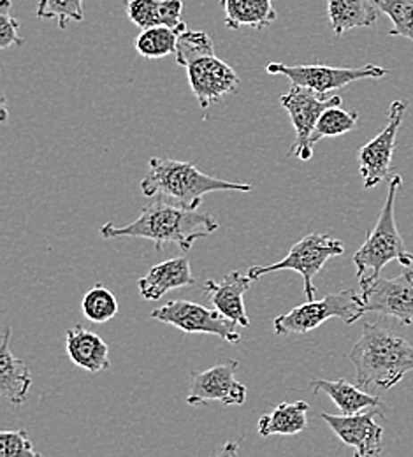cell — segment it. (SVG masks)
I'll list each match as a JSON object with an SVG mask.
<instances>
[{"mask_svg":"<svg viewBox=\"0 0 413 457\" xmlns=\"http://www.w3.org/2000/svg\"><path fill=\"white\" fill-rule=\"evenodd\" d=\"M153 201L145 206L141 215L128 226L117 228L104 224L101 236L110 237H145L155 243V250L162 252L166 245L173 243L179 250L188 252L197 239L211 236L220 228L211 213L199 210H185L175 203L152 197Z\"/></svg>","mask_w":413,"mask_h":457,"instance_id":"obj_1","label":"cell"},{"mask_svg":"<svg viewBox=\"0 0 413 457\" xmlns=\"http://www.w3.org/2000/svg\"><path fill=\"white\" fill-rule=\"evenodd\" d=\"M349 359L355 366L357 386L362 389L389 391L413 371L412 345L371 322L362 326V335Z\"/></svg>","mask_w":413,"mask_h":457,"instance_id":"obj_2","label":"cell"},{"mask_svg":"<svg viewBox=\"0 0 413 457\" xmlns=\"http://www.w3.org/2000/svg\"><path fill=\"white\" fill-rule=\"evenodd\" d=\"M141 190L146 197H162L185 210H197L210 192H252L253 187L210 176L199 171L192 162L153 157L150 159L148 174L141 181Z\"/></svg>","mask_w":413,"mask_h":457,"instance_id":"obj_3","label":"cell"},{"mask_svg":"<svg viewBox=\"0 0 413 457\" xmlns=\"http://www.w3.org/2000/svg\"><path fill=\"white\" fill-rule=\"evenodd\" d=\"M401 183H403L401 174H394L391 178L387 199L382 208L380 219L375 228L368 234L362 246L355 252L354 264L360 288L376 280L382 275V270L391 261H398L407 268L412 266L413 253L407 250L394 217L396 195H398V190L401 188Z\"/></svg>","mask_w":413,"mask_h":457,"instance_id":"obj_4","label":"cell"},{"mask_svg":"<svg viewBox=\"0 0 413 457\" xmlns=\"http://www.w3.org/2000/svg\"><path fill=\"white\" fill-rule=\"evenodd\" d=\"M345 253V243L331 234L310 232L291 248L289 255L271 266H253L248 270V277L255 282L264 275L291 270L302 277L304 295L308 301H313L317 295V287L313 278L333 257Z\"/></svg>","mask_w":413,"mask_h":457,"instance_id":"obj_5","label":"cell"},{"mask_svg":"<svg viewBox=\"0 0 413 457\" xmlns=\"http://www.w3.org/2000/svg\"><path fill=\"white\" fill-rule=\"evenodd\" d=\"M364 301L360 294L354 290H342L338 294H329L322 301H308L295 306L293 312L280 315L273 322L275 335H306L329 319H342L345 324H354L364 315Z\"/></svg>","mask_w":413,"mask_h":457,"instance_id":"obj_6","label":"cell"},{"mask_svg":"<svg viewBox=\"0 0 413 457\" xmlns=\"http://www.w3.org/2000/svg\"><path fill=\"white\" fill-rule=\"evenodd\" d=\"M269 74H282L291 79L293 85L306 87L324 97L331 90H340L349 83L359 79H380L389 74L387 69L375 63L362 67H331V65H287L282 62H269L266 65Z\"/></svg>","mask_w":413,"mask_h":457,"instance_id":"obj_7","label":"cell"},{"mask_svg":"<svg viewBox=\"0 0 413 457\" xmlns=\"http://www.w3.org/2000/svg\"><path fill=\"white\" fill-rule=\"evenodd\" d=\"M155 320L175 326L183 333H204L215 335L224 342H241V335L237 328H241L235 320L222 315L219 310H208L202 304L192 301H169L168 304L157 308L150 315Z\"/></svg>","mask_w":413,"mask_h":457,"instance_id":"obj_8","label":"cell"},{"mask_svg":"<svg viewBox=\"0 0 413 457\" xmlns=\"http://www.w3.org/2000/svg\"><path fill=\"white\" fill-rule=\"evenodd\" d=\"M280 103L291 116L295 129V141L291 148V155L299 157L301 161H310L313 157V146L310 139L318 118L331 106H342L343 99L340 96L324 99L311 88L293 85V88L280 97Z\"/></svg>","mask_w":413,"mask_h":457,"instance_id":"obj_9","label":"cell"},{"mask_svg":"<svg viewBox=\"0 0 413 457\" xmlns=\"http://www.w3.org/2000/svg\"><path fill=\"white\" fill-rule=\"evenodd\" d=\"M407 108V101H394L389 108V120L385 129L359 150V170L366 190L375 188L391 174L396 137Z\"/></svg>","mask_w":413,"mask_h":457,"instance_id":"obj_10","label":"cell"},{"mask_svg":"<svg viewBox=\"0 0 413 457\" xmlns=\"http://www.w3.org/2000/svg\"><path fill=\"white\" fill-rule=\"evenodd\" d=\"M364 312L394 317L403 326L413 324V270H405L398 278L378 277L360 288Z\"/></svg>","mask_w":413,"mask_h":457,"instance_id":"obj_11","label":"cell"},{"mask_svg":"<svg viewBox=\"0 0 413 457\" xmlns=\"http://www.w3.org/2000/svg\"><path fill=\"white\" fill-rule=\"evenodd\" d=\"M185 69L192 92L202 110L220 103L224 96L233 94L239 85L236 71L217 55L197 58Z\"/></svg>","mask_w":413,"mask_h":457,"instance_id":"obj_12","label":"cell"},{"mask_svg":"<svg viewBox=\"0 0 413 457\" xmlns=\"http://www.w3.org/2000/svg\"><path fill=\"white\" fill-rule=\"evenodd\" d=\"M239 362L236 359H227L206 371L192 373L190 393L186 403L204 404L210 401H220L224 404H243L246 401V386L239 384L235 377Z\"/></svg>","mask_w":413,"mask_h":457,"instance_id":"obj_13","label":"cell"},{"mask_svg":"<svg viewBox=\"0 0 413 457\" xmlns=\"http://www.w3.org/2000/svg\"><path fill=\"white\" fill-rule=\"evenodd\" d=\"M378 410V408H376ZM376 410L359 411L354 415H331L322 411V419L329 424L333 433L349 447L357 457L378 456L382 453L384 429L376 424Z\"/></svg>","mask_w":413,"mask_h":457,"instance_id":"obj_14","label":"cell"},{"mask_svg":"<svg viewBox=\"0 0 413 457\" xmlns=\"http://www.w3.org/2000/svg\"><path fill=\"white\" fill-rule=\"evenodd\" d=\"M252 282L253 280L248 277V273L244 275L241 271H231L222 282L206 280L204 295L222 315L235 320L241 328H250V319L244 308V294Z\"/></svg>","mask_w":413,"mask_h":457,"instance_id":"obj_15","label":"cell"},{"mask_svg":"<svg viewBox=\"0 0 413 457\" xmlns=\"http://www.w3.org/2000/svg\"><path fill=\"white\" fill-rule=\"evenodd\" d=\"M69 359L81 370L95 375L110 370V346L97 333L76 326L65 333Z\"/></svg>","mask_w":413,"mask_h":457,"instance_id":"obj_16","label":"cell"},{"mask_svg":"<svg viewBox=\"0 0 413 457\" xmlns=\"http://www.w3.org/2000/svg\"><path fill=\"white\" fill-rule=\"evenodd\" d=\"M9 340L11 329L5 328L0 345V396L12 404H23L32 387V375L29 366L14 357Z\"/></svg>","mask_w":413,"mask_h":457,"instance_id":"obj_17","label":"cell"},{"mask_svg":"<svg viewBox=\"0 0 413 457\" xmlns=\"http://www.w3.org/2000/svg\"><path fill=\"white\" fill-rule=\"evenodd\" d=\"M195 278L190 270V262L185 257H175L171 261L153 266L146 277H143L137 287L145 299L159 301L169 290L194 286Z\"/></svg>","mask_w":413,"mask_h":457,"instance_id":"obj_18","label":"cell"},{"mask_svg":"<svg viewBox=\"0 0 413 457\" xmlns=\"http://www.w3.org/2000/svg\"><path fill=\"white\" fill-rule=\"evenodd\" d=\"M123 4L128 20L141 30L161 25L186 29L181 18L183 0H125Z\"/></svg>","mask_w":413,"mask_h":457,"instance_id":"obj_19","label":"cell"},{"mask_svg":"<svg viewBox=\"0 0 413 457\" xmlns=\"http://www.w3.org/2000/svg\"><path fill=\"white\" fill-rule=\"evenodd\" d=\"M315 395L324 393L340 408L343 415H354L364 410L382 408V400L362 391L359 386H352L347 380H311Z\"/></svg>","mask_w":413,"mask_h":457,"instance_id":"obj_20","label":"cell"},{"mask_svg":"<svg viewBox=\"0 0 413 457\" xmlns=\"http://www.w3.org/2000/svg\"><path fill=\"white\" fill-rule=\"evenodd\" d=\"M380 9L375 0H327V14L338 37L360 27L375 25Z\"/></svg>","mask_w":413,"mask_h":457,"instance_id":"obj_21","label":"cell"},{"mask_svg":"<svg viewBox=\"0 0 413 457\" xmlns=\"http://www.w3.org/2000/svg\"><path fill=\"white\" fill-rule=\"evenodd\" d=\"M220 5L226 12V25L231 30L241 27L260 30L278 18L273 0H220Z\"/></svg>","mask_w":413,"mask_h":457,"instance_id":"obj_22","label":"cell"},{"mask_svg":"<svg viewBox=\"0 0 413 457\" xmlns=\"http://www.w3.org/2000/svg\"><path fill=\"white\" fill-rule=\"evenodd\" d=\"M308 411L310 404L306 401L282 403L271 413H266L259 420V435L273 436L284 435L291 436L302 433L308 426Z\"/></svg>","mask_w":413,"mask_h":457,"instance_id":"obj_23","label":"cell"},{"mask_svg":"<svg viewBox=\"0 0 413 457\" xmlns=\"http://www.w3.org/2000/svg\"><path fill=\"white\" fill-rule=\"evenodd\" d=\"M186 29H171V27H152L145 29L136 39V50L141 57L164 58L177 52L178 37Z\"/></svg>","mask_w":413,"mask_h":457,"instance_id":"obj_24","label":"cell"},{"mask_svg":"<svg viewBox=\"0 0 413 457\" xmlns=\"http://www.w3.org/2000/svg\"><path fill=\"white\" fill-rule=\"evenodd\" d=\"M81 310L90 322L104 324L113 317H117L119 301H117V295L108 287L97 284L85 294L81 301Z\"/></svg>","mask_w":413,"mask_h":457,"instance_id":"obj_25","label":"cell"},{"mask_svg":"<svg viewBox=\"0 0 413 457\" xmlns=\"http://www.w3.org/2000/svg\"><path fill=\"white\" fill-rule=\"evenodd\" d=\"M357 120H359V114L355 112H345L342 110V106H331L322 113L315 125V130L310 139L311 146H315L324 137H338L354 130L357 127Z\"/></svg>","mask_w":413,"mask_h":457,"instance_id":"obj_26","label":"cell"},{"mask_svg":"<svg viewBox=\"0 0 413 457\" xmlns=\"http://www.w3.org/2000/svg\"><path fill=\"white\" fill-rule=\"evenodd\" d=\"M375 4L392 21L389 36L407 37L413 43V0H375Z\"/></svg>","mask_w":413,"mask_h":457,"instance_id":"obj_27","label":"cell"},{"mask_svg":"<svg viewBox=\"0 0 413 457\" xmlns=\"http://www.w3.org/2000/svg\"><path fill=\"white\" fill-rule=\"evenodd\" d=\"M175 55H177L178 65L186 67L197 58L215 55V46L211 37L206 32H192L186 29L178 37Z\"/></svg>","mask_w":413,"mask_h":457,"instance_id":"obj_28","label":"cell"},{"mask_svg":"<svg viewBox=\"0 0 413 457\" xmlns=\"http://www.w3.org/2000/svg\"><path fill=\"white\" fill-rule=\"evenodd\" d=\"M36 14L39 20H55L63 30L70 21H83V0H39Z\"/></svg>","mask_w":413,"mask_h":457,"instance_id":"obj_29","label":"cell"},{"mask_svg":"<svg viewBox=\"0 0 413 457\" xmlns=\"http://www.w3.org/2000/svg\"><path fill=\"white\" fill-rule=\"evenodd\" d=\"M0 457H39L25 429L0 433Z\"/></svg>","mask_w":413,"mask_h":457,"instance_id":"obj_30","label":"cell"},{"mask_svg":"<svg viewBox=\"0 0 413 457\" xmlns=\"http://www.w3.org/2000/svg\"><path fill=\"white\" fill-rule=\"evenodd\" d=\"M11 0H0V48L7 50L11 46H23V37L18 34V20L11 16Z\"/></svg>","mask_w":413,"mask_h":457,"instance_id":"obj_31","label":"cell"},{"mask_svg":"<svg viewBox=\"0 0 413 457\" xmlns=\"http://www.w3.org/2000/svg\"><path fill=\"white\" fill-rule=\"evenodd\" d=\"M0 120H2V123H7V120H9L7 106H5V101H4V99H2V106H0Z\"/></svg>","mask_w":413,"mask_h":457,"instance_id":"obj_32","label":"cell"}]
</instances>
